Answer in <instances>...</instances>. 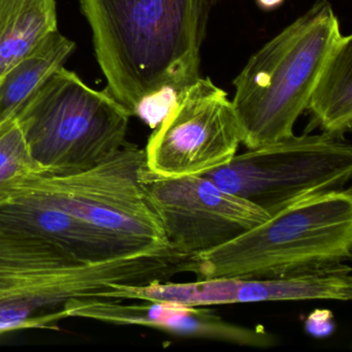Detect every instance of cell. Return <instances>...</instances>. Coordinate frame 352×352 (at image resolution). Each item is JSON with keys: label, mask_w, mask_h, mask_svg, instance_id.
I'll return each mask as SVG.
<instances>
[{"label": "cell", "mask_w": 352, "mask_h": 352, "mask_svg": "<svg viewBox=\"0 0 352 352\" xmlns=\"http://www.w3.org/2000/svg\"><path fill=\"white\" fill-rule=\"evenodd\" d=\"M129 111L109 92L86 85L61 67L16 111L43 176L86 172L124 146Z\"/></svg>", "instance_id": "5b68a950"}, {"label": "cell", "mask_w": 352, "mask_h": 352, "mask_svg": "<svg viewBox=\"0 0 352 352\" xmlns=\"http://www.w3.org/2000/svg\"><path fill=\"white\" fill-rule=\"evenodd\" d=\"M116 298H76L67 302V317H82L119 325H141L181 337L213 340L244 346H270L273 338L263 329L241 327L224 320L206 307L173 302Z\"/></svg>", "instance_id": "8fae6325"}, {"label": "cell", "mask_w": 352, "mask_h": 352, "mask_svg": "<svg viewBox=\"0 0 352 352\" xmlns=\"http://www.w3.org/2000/svg\"><path fill=\"white\" fill-rule=\"evenodd\" d=\"M307 109L323 133L343 137L352 125V36H342L313 88Z\"/></svg>", "instance_id": "4fadbf2b"}, {"label": "cell", "mask_w": 352, "mask_h": 352, "mask_svg": "<svg viewBox=\"0 0 352 352\" xmlns=\"http://www.w3.org/2000/svg\"><path fill=\"white\" fill-rule=\"evenodd\" d=\"M192 255L150 252L56 208L0 193V337L58 329L76 298L118 300L124 286L192 272Z\"/></svg>", "instance_id": "6da1fadb"}, {"label": "cell", "mask_w": 352, "mask_h": 352, "mask_svg": "<svg viewBox=\"0 0 352 352\" xmlns=\"http://www.w3.org/2000/svg\"><path fill=\"white\" fill-rule=\"evenodd\" d=\"M55 32V0H0V86L18 63Z\"/></svg>", "instance_id": "7c38bea8"}, {"label": "cell", "mask_w": 352, "mask_h": 352, "mask_svg": "<svg viewBox=\"0 0 352 352\" xmlns=\"http://www.w3.org/2000/svg\"><path fill=\"white\" fill-rule=\"evenodd\" d=\"M139 178L166 240L192 256L234 240L271 216L204 176H160L145 162Z\"/></svg>", "instance_id": "9c48e42d"}, {"label": "cell", "mask_w": 352, "mask_h": 352, "mask_svg": "<svg viewBox=\"0 0 352 352\" xmlns=\"http://www.w3.org/2000/svg\"><path fill=\"white\" fill-rule=\"evenodd\" d=\"M145 162V150L125 143L91 170L67 176L36 175L0 193L56 208L144 250H170L175 247L166 240L140 182Z\"/></svg>", "instance_id": "8992f818"}, {"label": "cell", "mask_w": 352, "mask_h": 352, "mask_svg": "<svg viewBox=\"0 0 352 352\" xmlns=\"http://www.w3.org/2000/svg\"><path fill=\"white\" fill-rule=\"evenodd\" d=\"M284 0H257L259 7L263 10H274L283 3Z\"/></svg>", "instance_id": "2e32d148"}, {"label": "cell", "mask_w": 352, "mask_h": 352, "mask_svg": "<svg viewBox=\"0 0 352 352\" xmlns=\"http://www.w3.org/2000/svg\"><path fill=\"white\" fill-rule=\"evenodd\" d=\"M75 49L74 41L53 32L8 74L0 86V124L13 118L22 102L63 67Z\"/></svg>", "instance_id": "5bb4252c"}, {"label": "cell", "mask_w": 352, "mask_h": 352, "mask_svg": "<svg viewBox=\"0 0 352 352\" xmlns=\"http://www.w3.org/2000/svg\"><path fill=\"white\" fill-rule=\"evenodd\" d=\"M241 144L232 102L209 78H199L154 129L146 166L160 176H201L230 162Z\"/></svg>", "instance_id": "ba28073f"}, {"label": "cell", "mask_w": 352, "mask_h": 352, "mask_svg": "<svg viewBox=\"0 0 352 352\" xmlns=\"http://www.w3.org/2000/svg\"><path fill=\"white\" fill-rule=\"evenodd\" d=\"M352 193L300 199L234 240L193 255L199 279L276 278L329 269L351 258Z\"/></svg>", "instance_id": "3957f363"}, {"label": "cell", "mask_w": 352, "mask_h": 352, "mask_svg": "<svg viewBox=\"0 0 352 352\" xmlns=\"http://www.w3.org/2000/svg\"><path fill=\"white\" fill-rule=\"evenodd\" d=\"M218 0H80L107 89L131 116L143 100L179 96L199 78Z\"/></svg>", "instance_id": "7a4b0ae2"}, {"label": "cell", "mask_w": 352, "mask_h": 352, "mask_svg": "<svg viewBox=\"0 0 352 352\" xmlns=\"http://www.w3.org/2000/svg\"><path fill=\"white\" fill-rule=\"evenodd\" d=\"M352 298L351 269L346 263L276 278H204L195 282H153L125 286V300L173 302L188 307L288 300H339Z\"/></svg>", "instance_id": "30bf717a"}, {"label": "cell", "mask_w": 352, "mask_h": 352, "mask_svg": "<svg viewBox=\"0 0 352 352\" xmlns=\"http://www.w3.org/2000/svg\"><path fill=\"white\" fill-rule=\"evenodd\" d=\"M341 38L331 3L320 0L251 56L234 79L232 100L247 149L294 135V123Z\"/></svg>", "instance_id": "277c9868"}, {"label": "cell", "mask_w": 352, "mask_h": 352, "mask_svg": "<svg viewBox=\"0 0 352 352\" xmlns=\"http://www.w3.org/2000/svg\"><path fill=\"white\" fill-rule=\"evenodd\" d=\"M352 175V147L322 133L247 149L201 176L270 215L318 193L344 188Z\"/></svg>", "instance_id": "52a82bcc"}, {"label": "cell", "mask_w": 352, "mask_h": 352, "mask_svg": "<svg viewBox=\"0 0 352 352\" xmlns=\"http://www.w3.org/2000/svg\"><path fill=\"white\" fill-rule=\"evenodd\" d=\"M45 172L32 157L23 131L15 118L0 124V191Z\"/></svg>", "instance_id": "9a60e30c"}]
</instances>
